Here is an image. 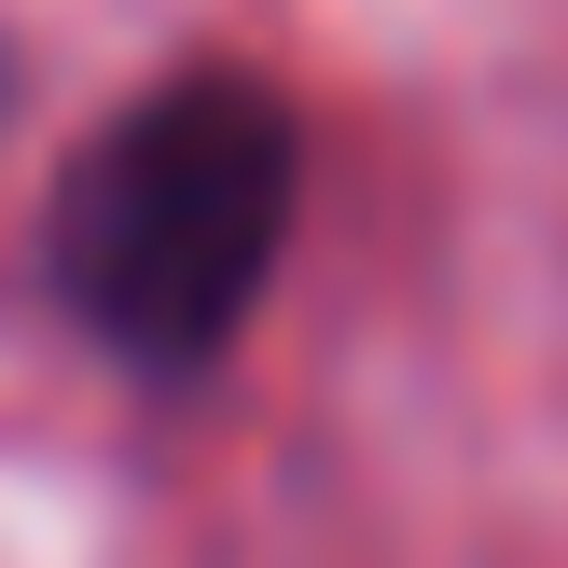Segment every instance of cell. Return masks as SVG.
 Instances as JSON below:
<instances>
[{"mask_svg":"<svg viewBox=\"0 0 568 568\" xmlns=\"http://www.w3.org/2000/svg\"><path fill=\"white\" fill-rule=\"evenodd\" d=\"M292 236V111L236 70H181L98 125V153L55 194V292L125 361L181 375L264 305Z\"/></svg>","mask_w":568,"mask_h":568,"instance_id":"cell-1","label":"cell"}]
</instances>
